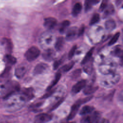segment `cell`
<instances>
[{
	"label": "cell",
	"mask_w": 123,
	"mask_h": 123,
	"mask_svg": "<svg viewBox=\"0 0 123 123\" xmlns=\"http://www.w3.org/2000/svg\"><path fill=\"white\" fill-rule=\"evenodd\" d=\"M5 107L9 110H13L21 106L25 98L22 94L18 96L12 94L5 98Z\"/></svg>",
	"instance_id": "6da1fadb"
},
{
	"label": "cell",
	"mask_w": 123,
	"mask_h": 123,
	"mask_svg": "<svg viewBox=\"0 0 123 123\" xmlns=\"http://www.w3.org/2000/svg\"><path fill=\"white\" fill-rule=\"evenodd\" d=\"M100 118V113L94 111L85 115L80 120V123H96Z\"/></svg>",
	"instance_id": "7a4b0ae2"
},
{
	"label": "cell",
	"mask_w": 123,
	"mask_h": 123,
	"mask_svg": "<svg viewBox=\"0 0 123 123\" xmlns=\"http://www.w3.org/2000/svg\"><path fill=\"white\" fill-rule=\"evenodd\" d=\"M40 54V51L39 49L36 46H32L26 51L25 56L28 61L32 62L35 60Z\"/></svg>",
	"instance_id": "3957f363"
},
{
	"label": "cell",
	"mask_w": 123,
	"mask_h": 123,
	"mask_svg": "<svg viewBox=\"0 0 123 123\" xmlns=\"http://www.w3.org/2000/svg\"><path fill=\"white\" fill-rule=\"evenodd\" d=\"M83 98L78 99L73 106H72L70 112L67 117V121H70L72 120L76 115L77 112H78L79 108L81 104L84 103Z\"/></svg>",
	"instance_id": "277c9868"
},
{
	"label": "cell",
	"mask_w": 123,
	"mask_h": 123,
	"mask_svg": "<svg viewBox=\"0 0 123 123\" xmlns=\"http://www.w3.org/2000/svg\"><path fill=\"white\" fill-rule=\"evenodd\" d=\"M52 119V115L43 113L37 115L34 120V123H47Z\"/></svg>",
	"instance_id": "5b68a950"
},
{
	"label": "cell",
	"mask_w": 123,
	"mask_h": 123,
	"mask_svg": "<svg viewBox=\"0 0 123 123\" xmlns=\"http://www.w3.org/2000/svg\"><path fill=\"white\" fill-rule=\"evenodd\" d=\"M49 69L48 65L44 62L39 63L35 66L33 70V74L34 75L40 74L46 72Z\"/></svg>",
	"instance_id": "8992f818"
},
{
	"label": "cell",
	"mask_w": 123,
	"mask_h": 123,
	"mask_svg": "<svg viewBox=\"0 0 123 123\" xmlns=\"http://www.w3.org/2000/svg\"><path fill=\"white\" fill-rule=\"evenodd\" d=\"M78 30L76 26H73L68 29L66 34V39L67 41H72L78 37Z\"/></svg>",
	"instance_id": "52a82bcc"
},
{
	"label": "cell",
	"mask_w": 123,
	"mask_h": 123,
	"mask_svg": "<svg viewBox=\"0 0 123 123\" xmlns=\"http://www.w3.org/2000/svg\"><path fill=\"white\" fill-rule=\"evenodd\" d=\"M86 85V81L82 80L76 83L72 88V93L73 94L78 93L82 89H83Z\"/></svg>",
	"instance_id": "ba28073f"
},
{
	"label": "cell",
	"mask_w": 123,
	"mask_h": 123,
	"mask_svg": "<svg viewBox=\"0 0 123 123\" xmlns=\"http://www.w3.org/2000/svg\"><path fill=\"white\" fill-rule=\"evenodd\" d=\"M57 23V20L55 18L49 17L45 19L44 25L46 28L49 29H51L55 27Z\"/></svg>",
	"instance_id": "9c48e42d"
},
{
	"label": "cell",
	"mask_w": 123,
	"mask_h": 123,
	"mask_svg": "<svg viewBox=\"0 0 123 123\" xmlns=\"http://www.w3.org/2000/svg\"><path fill=\"white\" fill-rule=\"evenodd\" d=\"M27 71L25 65L23 64L19 65L15 70V75L18 78H21L25 74Z\"/></svg>",
	"instance_id": "30bf717a"
},
{
	"label": "cell",
	"mask_w": 123,
	"mask_h": 123,
	"mask_svg": "<svg viewBox=\"0 0 123 123\" xmlns=\"http://www.w3.org/2000/svg\"><path fill=\"white\" fill-rule=\"evenodd\" d=\"M94 110V108L93 106L86 105L81 109L79 112V114L81 115H86L92 113Z\"/></svg>",
	"instance_id": "8fae6325"
},
{
	"label": "cell",
	"mask_w": 123,
	"mask_h": 123,
	"mask_svg": "<svg viewBox=\"0 0 123 123\" xmlns=\"http://www.w3.org/2000/svg\"><path fill=\"white\" fill-rule=\"evenodd\" d=\"M99 2V0H86L85 2V11L86 12L89 11L92 8V7L97 4Z\"/></svg>",
	"instance_id": "7c38bea8"
},
{
	"label": "cell",
	"mask_w": 123,
	"mask_h": 123,
	"mask_svg": "<svg viewBox=\"0 0 123 123\" xmlns=\"http://www.w3.org/2000/svg\"><path fill=\"white\" fill-rule=\"evenodd\" d=\"M21 94L25 99H31L34 97L33 89L31 88H25L23 90Z\"/></svg>",
	"instance_id": "4fadbf2b"
},
{
	"label": "cell",
	"mask_w": 123,
	"mask_h": 123,
	"mask_svg": "<svg viewBox=\"0 0 123 123\" xmlns=\"http://www.w3.org/2000/svg\"><path fill=\"white\" fill-rule=\"evenodd\" d=\"M82 9V5L81 3L77 2L75 3L73 8L72 11V14L73 16H77L81 12Z\"/></svg>",
	"instance_id": "5bb4252c"
},
{
	"label": "cell",
	"mask_w": 123,
	"mask_h": 123,
	"mask_svg": "<svg viewBox=\"0 0 123 123\" xmlns=\"http://www.w3.org/2000/svg\"><path fill=\"white\" fill-rule=\"evenodd\" d=\"M105 25L106 29L111 31L113 30L116 27V23L114 20L112 19H110L106 21Z\"/></svg>",
	"instance_id": "9a60e30c"
},
{
	"label": "cell",
	"mask_w": 123,
	"mask_h": 123,
	"mask_svg": "<svg viewBox=\"0 0 123 123\" xmlns=\"http://www.w3.org/2000/svg\"><path fill=\"white\" fill-rule=\"evenodd\" d=\"M64 39L62 37H59L56 40L55 44V48L57 50H61L63 47Z\"/></svg>",
	"instance_id": "2e32d148"
},
{
	"label": "cell",
	"mask_w": 123,
	"mask_h": 123,
	"mask_svg": "<svg viewBox=\"0 0 123 123\" xmlns=\"http://www.w3.org/2000/svg\"><path fill=\"white\" fill-rule=\"evenodd\" d=\"M61 73L58 72L55 75V78L53 80V81L51 82V83L50 84V85L48 86V87H47V91H49L50 90H51L52 87L55 86L56 85V84L58 82V81H59L61 77Z\"/></svg>",
	"instance_id": "e0dca14e"
},
{
	"label": "cell",
	"mask_w": 123,
	"mask_h": 123,
	"mask_svg": "<svg viewBox=\"0 0 123 123\" xmlns=\"http://www.w3.org/2000/svg\"><path fill=\"white\" fill-rule=\"evenodd\" d=\"M98 88V86H93L90 85L85 87L84 88L83 92L85 95H90L94 93Z\"/></svg>",
	"instance_id": "ac0fdd59"
},
{
	"label": "cell",
	"mask_w": 123,
	"mask_h": 123,
	"mask_svg": "<svg viewBox=\"0 0 123 123\" xmlns=\"http://www.w3.org/2000/svg\"><path fill=\"white\" fill-rule=\"evenodd\" d=\"M94 48H91L86 54L85 56L83 58V59L82 61L81 62V64H85L86 63H87L91 59L92 55L93 54V52L94 51Z\"/></svg>",
	"instance_id": "d6986e66"
},
{
	"label": "cell",
	"mask_w": 123,
	"mask_h": 123,
	"mask_svg": "<svg viewBox=\"0 0 123 123\" xmlns=\"http://www.w3.org/2000/svg\"><path fill=\"white\" fill-rule=\"evenodd\" d=\"M104 13L103 14V17L106 18L108 16L112 14L114 12V8L112 4H110L109 5H108L106 9L104 10Z\"/></svg>",
	"instance_id": "ffe728a7"
},
{
	"label": "cell",
	"mask_w": 123,
	"mask_h": 123,
	"mask_svg": "<svg viewBox=\"0 0 123 123\" xmlns=\"http://www.w3.org/2000/svg\"><path fill=\"white\" fill-rule=\"evenodd\" d=\"M54 52L51 50H47L43 54V58L47 61H51L53 59Z\"/></svg>",
	"instance_id": "44dd1931"
},
{
	"label": "cell",
	"mask_w": 123,
	"mask_h": 123,
	"mask_svg": "<svg viewBox=\"0 0 123 123\" xmlns=\"http://www.w3.org/2000/svg\"><path fill=\"white\" fill-rule=\"evenodd\" d=\"M5 62L10 65H13L16 62V59L15 57L10 54L6 55L4 57Z\"/></svg>",
	"instance_id": "7402d4cb"
},
{
	"label": "cell",
	"mask_w": 123,
	"mask_h": 123,
	"mask_svg": "<svg viewBox=\"0 0 123 123\" xmlns=\"http://www.w3.org/2000/svg\"><path fill=\"white\" fill-rule=\"evenodd\" d=\"M74 62H71L69 63H68L63 66L62 68H60V70H59V72H67L70 70L74 66Z\"/></svg>",
	"instance_id": "603a6c76"
},
{
	"label": "cell",
	"mask_w": 123,
	"mask_h": 123,
	"mask_svg": "<svg viewBox=\"0 0 123 123\" xmlns=\"http://www.w3.org/2000/svg\"><path fill=\"white\" fill-rule=\"evenodd\" d=\"M70 21H69L68 20H64L62 21L59 27L60 32L62 34L63 33L65 32L66 28H67V27L70 25Z\"/></svg>",
	"instance_id": "cb8c5ba5"
},
{
	"label": "cell",
	"mask_w": 123,
	"mask_h": 123,
	"mask_svg": "<svg viewBox=\"0 0 123 123\" xmlns=\"http://www.w3.org/2000/svg\"><path fill=\"white\" fill-rule=\"evenodd\" d=\"M99 20H100V16L99 14L95 13L92 16V17L91 18L89 22V24L90 25H93L97 23L98 22Z\"/></svg>",
	"instance_id": "d4e9b609"
},
{
	"label": "cell",
	"mask_w": 123,
	"mask_h": 123,
	"mask_svg": "<svg viewBox=\"0 0 123 123\" xmlns=\"http://www.w3.org/2000/svg\"><path fill=\"white\" fill-rule=\"evenodd\" d=\"M120 32L116 33L111 38L110 41L109 42L108 45L109 46H111V45H113L114 44H115L117 42V41L118 40V38H119V37H120Z\"/></svg>",
	"instance_id": "484cf974"
},
{
	"label": "cell",
	"mask_w": 123,
	"mask_h": 123,
	"mask_svg": "<svg viewBox=\"0 0 123 123\" xmlns=\"http://www.w3.org/2000/svg\"><path fill=\"white\" fill-rule=\"evenodd\" d=\"M2 43L4 46L5 47V49H7L9 51H11L12 49V45L11 42H10V40L7 39H4V40L2 41Z\"/></svg>",
	"instance_id": "4316f807"
},
{
	"label": "cell",
	"mask_w": 123,
	"mask_h": 123,
	"mask_svg": "<svg viewBox=\"0 0 123 123\" xmlns=\"http://www.w3.org/2000/svg\"><path fill=\"white\" fill-rule=\"evenodd\" d=\"M81 74V70L80 69H77L75 70H74L72 74L71 77L73 79H76L78 78Z\"/></svg>",
	"instance_id": "83f0119b"
},
{
	"label": "cell",
	"mask_w": 123,
	"mask_h": 123,
	"mask_svg": "<svg viewBox=\"0 0 123 123\" xmlns=\"http://www.w3.org/2000/svg\"><path fill=\"white\" fill-rule=\"evenodd\" d=\"M108 5V1L106 0H103L100 4V6H99V11L101 12H103V11H104L106 9V8H107Z\"/></svg>",
	"instance_id": "f1b7e54d"
},
{
	"label": "cell",
	"mask_w": 123,
	"mask_h": 123,
	"mask_svg": "<svg viewBox=\"0 0 123 123\" xmlns=\"http://www.w3.org/2000/svg\"><path fill=\"white\" fill-rule=\"evenodd\" d=\"M63 59L61 58V59H59L58 60L56 61L53 64V68L54 70H56L60 66V65L63 62Z\"/></svg>",
	"instance_id": "f546056e"
},
{
	"label": "cell",
	"mask_w": 123,
	"mask_h": 123,
	"mask_svg": "<svg viewBox=\"0 0 123 123\" xmlns=\"http://www.w3.org/2000/svg\"><path fill=\"white\" fill-rule=\"evenodd\" d=\"M113 54L117 57L122 56V50L120 47H116L113 51Z\"/></svg>",
	"instance_id": "4dcf8cb0"
},
{
	"label": "cell",
	"mask_w": 123,
	"mask_h": 123,
	"mask_svg": "<svg viewBox=\"0 0 123 123\" xmlns=\"http://www.w3.org/2000/svg\"><path fill=\"white\" fill-rule=\"evenodd\" d=\"M76 45H74L72 48L71 49H70V51L68 53V58L71 59L72 58V57L74 56V53L75 52V50H76Z\"/></svg>",
	"instance_id": "1f68e13d"
},
{
	"label": "cell",
	"mask_w": 123,
	"mask_h": 123,
	"mask_svg": "<svg viewBox=\"0 0 123 123\" xmlns=\"http://www.w3.org/2000/svg\"><path fill=\"white\" fill-rule=\"evenodd\" d=\"M63 100H64V98H61L60 100H59L51 108V109H50V110H49V111H53V110H54L55 109H56L58 107H59L60 105H61V104H62V103L63 101Z\"/></svg>",
	"instance_id": "d6a6232c"
},
{
	"label": "cell",
	"mask_w": 123,
	"mask_h": 123,
	"mask_svg": "<svg viewBox=\"0 0 123 123\" xmlns=\"http://www.w3.org/2000/svg\"><path fill=\"white\" fill-rule=\"evenodd\" d=\"M49 92L46 93L45 95H44L43 96V97H42V98H47L49 97L51 94H53V93L54 92V90H50L49 91H48Z\"/></svg>",
	"instance_id": "836d02e7"
},
{
	"label": "cell",
	"mask_w": 123,
	"mask_h": 123,
	"mask_svg": "<svg viewBox=\"0 0 123 123\" xmlns=\"http://www.w3.org/2000/svg\"><path fill=\"white\" fill-rule=\"evenodd\" d=\"M85 30V27L84 26H81L78 30V36H80L81 35H83V34L84 33Z\"/></svg>",
	"instance_id": "e575fe53"
},
{
	"label": "cell",
	"mask_w": 123,
	"mask_h": 123,
	"mask_svg": "<svg viewBox=\"0 0 123 123\" xmlns=\"http://www.w3.org/2000/svg\"><path fill=\"white\" fill-rule=\"evenodd\" d=\"M96 123H109V121L106 119H102L99 120Z\"/></svg>",
	"instance_id": "d590c367"
},
{
	"label": "cell",
	"mask_w": 123,
	"mask_h": 123,
	"mask_svg": "<svg viewBox=\"0 0 123 123\" xmlns=\"http://www.w3.org/2000/svg\"><path fill=\"white\" fill-rule=\"evenodd\" d=\"M76 123L75 122H69V121H67V122H64V123Z\"/></svg>",
	"instance_id": "8d00e7d4"
}]
</instances>
